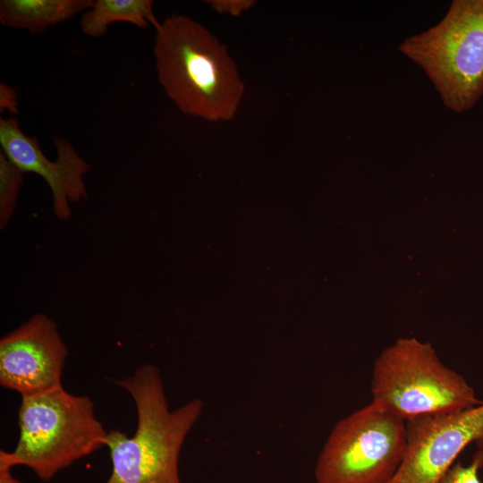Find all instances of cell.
Wrapping results in <instances>:
<instances>
[{
  "instance_id": "obj_1",
  "label": "cell",
  "mask_w": 483,
  "mask_h": 483,
  "mask_svg": "<svg viewBox=\"0 0 483 483\" xmlns=\"http://www.w3.org/2000/svg\"><path fill=\"white\" fill-rule=\"evenodd\" d=\"M155 30L157 77L178 109L208 122L234 118L245 86L226 47L183 15H170Z\"/></svg>"
},
{
  "instance_id": "obj_2",
  "label": "cell",
  "mask_w": 483,
  "mask_h": 483,
  "mask_svg": "<svg viewBox=\"0 0 483 483\" xmlns=\"http://www.w3.org/2000/svg\"><path fill=\"white\" fill-rule=\"evenodd\" d=\"M112 381L131 394L138 419L131 437L120 430L107 432L112 471L106 483H182L180 453L204 402L196 398L170 410L161 373L152 364Z\"/></svg>"
},
{
  "instance_id": "obj_3",
  "label": "cell",
  "mask_w": 483,
  "mask_h": 483,
  "mask_svg": "<svg viewBox=\"0 0 483 483\" xmlns=\"http://www.w3.org/2000/svg\"><path fill=\"white\" fill-rule=\"evenodd\" d=\"M18 425L17 445L13 452L1 450L0 462L26 466L45 482L106 446L107 431L96 418L91 399L63 386L22 396Z\"/></svg>"
},
{
  "instance_id": "obj_4",
  "label": "cell",
  "mask_w": 483,
  "mask_h": 483,
  "mask_svg": "<svg viewBox=\"0 0 483 483\" xmlns=\"http://www.w3.org/2000/svg\"><path fill=\"white\" fill-rule=\"evenodd\" d=\"M399 49L423 69L446 108L470 109L483 96V0L452 1L438 23Z\"/></svg>"
},
{
  "instance_id": "obj_5",
  "label": "cell",
  "mask_w": 483,
  "mask_h": 483,
  "mask_svg": "<svg viewBox=\"0 0 483 483\" xmlns=\"http://www.w3.org/2000/svg\"><path fill=\"white\" fill-rule=\"evenodd\" d=\"M373 403L403 419L455 413L483 402L458 372L445 367L428 344L401 341L376 360Z\"/></svg>"
},
{
  "instance_id": "obj_6",
  "label": "cell",
  "mask_w": 483,
  "mask_h": 483,
  "mask_svg": "<svg viewBox=\"0 0 483 483\" xmlns=\"http://www.w3.org/2000/svg\"><path fill=\"white\" fill-rule=\"evenodd\" d=\"M406 449V420L370 402L333 428L316 462V483H388Z\"/></svg>"
},
{
  "instance_id": "obj_7",
  "label": "cell",
  "mask_w": 483,
  "mask_h": 483,
  "mask_svg": "<svg viewBox=\"0 0 483 483\" xmlns=\"http://www.w3.org/2000/svg\"><path fill=\"white\" fill-rule=\"evenodd\" d=\"M407 449L388 483H438L465 447L483 451V402L455 413L406 421Z\"/></svg>"
},
{
  "instance_id": "obj_8",
  "label": "cell",
  "mask_w": 483,
  "mask_h": 483,
  "mask_svg": "<svg viewBox=\"0 0 483 483\" xmlns=\"http://www.w3.org/2000/svg\"><path fill=\"white\" fill-rule=\"evenodd\" d=\"M68 350L55 322L36 314L0 340V385L21 397L62 386Z\"/></svg>"
},
{
  "instance_id": "obj_9",
  "label": "cell",
  "mask_w": 483,
  "mask_h": 483,
  "mask_svg": "<svg viewBox=\"0 0 483 483\" xmlns=\"http://www.w3.org/2000/svg\"><path fill=\"white\" fill-rule=\"evenodd\" d=\"M54 144L57 159L51 161L42 152L38 140L21 131L18 118L0 119L2 152L24 174L33 173L45 180L52 193L55 215L66 220L72 214L70 203L87 197L83 176L90 165L68 140L55 138Z\"/></svg>"
},
{
  "instance_id": "obj_10",
  "label": "cell",
  "mask_w": 483,
  "mask_h": 483,
  "mask_svg": "<svg viewBox=\"0 0 483 483\" xmlns=\"http://www.w3.org/2000/svg\"><path fill=\"white\" fill-rule=\"evenodd\" d=\"M92 0H1L0 21L3 26L28 30L38 34L50 26L86 12Z\"/></svg>"
},
{
  "instance_id": "obj_11",
  "label": "cell",
  "mask_w": 483,
  "mask_h": 483,
  "mask_svg": "<svg viewBox=\"0 0 483 483\" xmlns=\"http://www.w3.org/2000/svg\"><path fill=\"white\" fill-rule=\"evenodd\" d=\"M151 0H97L83 13L81 31L91 38L104 36L109 25L128 22L140 29L149 25L157 29L160 22L156 19Z\"/></svg>"
},
{
  "instance_id": "obj_12",
  "label": "cell",
  "mask_w": 483,
  "mask_h": 483,
  "mask_svg": "<svg viewBox=\"0 0 483 483\" xmlns=\"http://www.w3.org/2000/svg\"><path fill=\"white\" fill-rule=\"evenodd\" d=\"M23 172L4 152L0 153V226L4 228L15 208Z\"/></svg>"
},
{
  "instance_id": "obj_13",
  "label": "cell",
  "mask_w": 483,
  "mask_h": 483,
  "mask_svg": "<svg viewBox=\"0 0 483 483\" xmlns=\"http://www.w3.org/2000/svg\"><path fill=\"white\" fill-rule=\"evenodd\" d=\"M482 466L483 451L477 449L469 465L464 466L461 462H454L438 483H482L478 475Z\"/></svg>"
},
{
  "instance_id": "obj_14",
  "label": "cell",
  "mask_w": 483,
  "mask_h": 483,
  "mask_svg": "<svg viewBox=\"0 0 483 483\" xmlns=\"http://www.w3.org/2000/svg\"><path fill=\"white\" fill-rule=\"evenodd\" d=\"M206 3L216 13L232 16H240L256 4L254 0H209Z\"/></svg>"
},
{
  "instance_id": "obj_15",
  "label": "cell",
  "mask_w": 483,
  "mask_h": 483,
  "mask_svg": "<svg viewBox=\"0 0 483 483\" xmlns=\"http://www.w3.org/2000/svg\"><path fill=\"white\" fill-rule=\"evenodd\" d=\"M18 94L17 91L5 83H0V111H8L15 114L18 113Z\"/></svg>"
},
{
  "instance_id": "obj_16",
  "label": "cell",
  "mask_w": 483,
  "mask_h": 483,
  "mask_svg": "<svg viewBox=\"0 0 483 483\" xmlns=\"http://www.w3.org/2000/svg\"><path fill=\"white\" fill-rule=\"evenodd\" d=\"M12 467L0 462V483H21L12 474Z\"/></svg>"
}]
</instances>
